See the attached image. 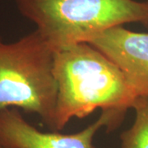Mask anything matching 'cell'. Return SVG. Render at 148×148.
I'll list each match as a JSON object with an SVG mask.
<instances>
[{
    "instance_id": "cell-1",
    "label": "cell",
    "mask_w": 148,
    "mask_h": 148,
    "mask_svg": "<svg viewBox=\"0 0 148 148\" xmlns=\"http://www.w3.org/2000/svg\"><path fill=\"white\" fill-rule=\"evenodd\" d=\"M53 73L58 86L55 132L97 109L112 114L121 124L138 96L121 69L89 43L55 50Z\"/></svg>"
},
{
    "instance_id": "cell-2",
    "label": "cell",
    "mask_w": 148,
    "mask_h": 148,
    "mask_svg": "<svg viewBox=\"0 0 148 148\" xmlns=\"http://www.w3.org/2000/svg\"><path fill=\"white\" fill-rule=\"evenodd\" d=\"M15 3L54 50L87 43L126 23L140 22L148 27V1L15 0Z\"/></svg>"
},
{
    "instance_id": "cell-3",
    "label": "cell",
    "mask_w": 148,
    "mask_h": 148,
    "mask_svg": "<svg viewBox=\"0 0 148 148\" xmlns=\"http://www.w3.org/2000/svg\"><path fill=\"white\" fill-rule=\"evenodd\" d=\"M54 52L36 30L12 43L0 36V110L19 108L36 114L54 131Z\"/></svg>"
},
{
    "instance_id": "cell-4",
    "label": "cell",
    "mask_w": 148,
    "mask_h": 148,
    "mask_svg": "<svg viewBox=\"0 0 148 148\" xmlns=\"http://www.w3.org/2000/svg\"><path fill=\"white\" fill-rule=\"evenodd\" d=\"M121 124L110 113L101 112L100 118L79 132L64 134L42 132L26 120L16 108L0 110V146L5 148H95L94 138L102 127L114 132Z\"/></svg>"
},
{
    "instance_id": "cell-5",
    "label": "cell",
    "mask_w": 148,
    "mask_h": 148,
    "mask_svg": "<svg viewBox=\"0 0 148 148\" xmlns=\"http://www.w3.org/2000/svg\"><path fill=\"white\" fill-rule=\"evenodd\" d=\"M87 43L121 69L138 96L148 95V33L119 26L96 35Z\"/></svg>"
},
{
    "instance_id": "cell-6",
    "label": "cell",
    "mask_w": 148,
    "mask_h": 148,
    "mask_svg": "<svg viewBox=\"0 0 148 148\" xmlns=\"http://www.w3.org/2000/svg\"><path fill=\"white\" fill-rule=\"evenodd\" d=\"M135 119L120 135L121 148H148V95H139L134 101Z\"/></svg>"
},
{
    "instance_id": "cell-7",
    "label": "cell",
    "mask_w": 148,
    "mask_h": 148,
    "mask_svg": "<svg viewBox=\"0 0 148 148\" xmlns=\"http://www.w3.org/2000/svg\"><path fill=\"white\" fill-rule=\"evenodd\" d=\"M0 148H5V147H2V146H0Z\"/></svg>"
}]
</instances>
